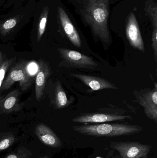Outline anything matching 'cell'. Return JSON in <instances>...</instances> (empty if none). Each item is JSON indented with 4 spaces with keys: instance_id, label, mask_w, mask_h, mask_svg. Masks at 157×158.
Returning a JSON list of instances; mask_svg holds the SVG:
<instances>
[{
    "instance_id": "obj_5",
    "label": "cell",
    "mask_w": 157,
    "mask_h": 158,
    "mask_svg": "<svg viewBox=\"0 0 157 158\" xmlns=\"http://www.w3.org/2000/svg\"><path fill=\"white\" fill-rule=\"evenodd\" d=\"M112 148L120 153V158H147L151 146L136 142H113Z\"/></svg>"
},
{
    "instance_id": "obj_21",
    "label": "cell",
    "mask_w": 157,
    "mask_h": 158,
    "mask_svg": "<svg viewBox=\"0 0 157 158\" xmlns=\"http://www.w3.org/2000/svg\"><path fill=\"white\" fill-rule=\"evenodd\" d=\"M152 47L154 51L155 59L157 62V28H154L152 38Z\"/></svg>"
},
{
    "instance_id": "obj_15",
    "label": "cell",
    "mask_w": 157,
    "mask_h": 158,
    "mask_svg": "<svg viewBox=\"0 0 157 158\" xmlns=\"http://www.w3.org/2000/svg\"><path fill=\"white\" fill-rule=\"evenodd\" d=\"M49 12V7L47 6H46L43 8V10L40 15L37 27V42H39L41 40L42 35L44 34L45 30H46Z\"/></svg>"
},
{
    "instance_id": "obj_22",
    "label": "cell",
    "mask_w": 157,
    "mask_h": 158,
    "mask_svg": "<svg viewBox=\"0 0 157 158\" xmlns=\"http://www.w3.org/2000/svg\"><path fill=\"white\" fill-rule=\"evenodd\" d=\"M3 56L2 53L0 51V65L3 62Z\"/></svg>"
},
{
    "instance_id": "obj_2",
    "label": "cell",
    "mask_w": 157,
    "mask_h": 158,
    "mask_svg": "<svg viewBox=\"0 0 157 158\" xmlns=\"http://www.w3.org/2000/svg\"><path fill=\"white\" fill-rule=\"evenodd\" d=\"M75 131L84 135L96 137H116L138 133L143 131L141 126L120 123L76 125L73 127Z\"/></svg>"
},
{
    "instance_id": "obj_11",
    "label": "cell",
    "mask_w": 157,
    "mask_h": 158,
    "mask_svg": "<svg viewBox=\"0 0 157 158\" xmlns=\"http://www.w3.org/2000/svg\"><path fill=\"white\" fill-rule=\"evenodd\" d=\"M51 74V69L49 64L43 59L39 61L38 69L36 78L35 94L37 100H40L44 95L46 81Z\"/></svg>"
},
{
    "instance_id": "obj_6",
    "label": "cell",
    "mask_w": 157,
    "mask_h": 158,
    "mask_svg": "<svg viewBox=\"0 0 157 158\" xmlns=\"http://www.w3.org/2000/svg\"><path fill=\"white\" fill-rule=\"evenodd\" d=\"M137 102L143 107L146 116L157 122V85L155 83L153 89L142 90L138 94Z\"/></svg>"
},
{
    "instance_id": "obj_13",
    "label": "cell",
    "mask_w": 157,
    "mask_h": 158,
    "mask_svg": "<svg viewBox=\"0 0 157 158\" xmlns=\"http://www.w3.org/2000/svg\"><path fill=\"white\" fill-rule=\"evenodd\" d=\"M58 13L61 24L67 38L75 46L80 48L82 46V42L80 36L67 14L61 6L58 7Z\"/></svg>"
},
{
    "instance_id": "obj_14",
    "label": "cell",
    "mask_w": 157,
    "mask_h": 158,
    "mask_svg": "<svg viewBox=\"0 0 157 158\" xmlns=\"http://www.w3.org/2000/svg\"><path fill=\"white\" fill-rule=\"evenodd\" d=\"M73 100L69 99L60 81H57L54 90L53 104L56 109H61L71 105Z\"/></svg>"
},
{
    "instance_id": "obj_16",
    "label": "cell",
    "mask_w": 157,
    "mask_h": 158,
    "mask_svg": "<svg viewBox=\"0 0 157 158\" xmlns=\"http://www.w3.org/2000/svg\"><path fill=\"white\" fill-rule=\"evenodd\" d=\"M31 151L25 147H19L14 152L6 156L3 158H31Z\"/></svg>"
},
{
    "instance_id": "obj_7",
    "label": "cell",
    "mask_w": 157,
    "mask_h": 158,
    "mask_svg": "<svg viewBox=\"0 0 157 158\" xmlns=\"http://www.w3.org/2000/svg\"><path fill=\"white\" fill-rule=\"evenodd\" d=\"M126 119H131L132 118L130 115H118L110 113H90L79 115L73 119L72 121L77 123L88 124L123 121Z\"/></svg>"
},
{
    "instance_id": "obj_9",
    "label": "cell",
    "mask_w": 157,
    "mask_h": 158,
    "mask_svg": "<svg viewBox=\"0 0 157 158\" xmlns=\"http://www.w3.org/2000/svg\"><path fill=\"white\" fill-rule=\"evenodd\" d=\"M70 76L80 80L89 87L92 91H100L108 89H118V87L114 84L102 78L84 74H71Z\"/></svg>"
},
{
    "instance_id": "obj_3",
    "label": "cell",
    "mask_w": 157,
    "mask_h": 158,
    "mask_svg": "<svg viewBox=\"0 0 157 158\" xmlns=\"http://www.w3.org/2000/svg\"><path fill=\"white\" fill-rule=\"evenodd\" d=\"M61 58L62 64L68 68L81 70H94L98 64L91 57L77 51L60 48L57 49Z\"/></svg>"
},
{
    "instance_id": "obj_18",
    "label": "cell",
    "mask_w": 157,
    "mask_h": 158,
    "mask_svg": "<svg viewBox=\"0 0 157 158\" xmlns=\"http://www.w3.org/2000/svg\"><path fill=\"white\" fill-rule=\"evenodd\" d=\"M17 19L13 18L6 21L0 27V32L3 36L8 34L12 29L14 28L17 24Z\"/></svg>"
},
{
    "instance_id": "obj_10",
    "label": "cell",
    "mask_w": 157,
    "mask_h": 158,
    "mask_svg": "<svg viewBox=\"0 0 157 158\" xmlns=\"http://www.w3.org/2000/svg\"><path fill=\"white\" fill-rule=\"evenodd\" d=\"M20 92L15 90L0 99V114L17 112L23 108L24 104L20 99Z\"/></svg>"
},
{
    "instance_id": "obj_20",
    "label": "cell",
    "mask_w": 157,
    "mask_h": 158,
    "mask_svg": "<svg viewBox=\"0 0 157 158\" xmlns=\"http://www.w3.org/2000/svg\"><path fill=\"white\" fill-rule=\"evenodd\" d=\"M147 12L152 19L154 28H157V7H152V6L149 5L147 6Z\"/></svg>"
},
{
    "instance_id": "obj_17",
    "label": "cell",
    "mask_w": 157,
    "mask_h": 158,
    "mask_svg": "<svg viewBox=\"0 0 157 158\" xmlns=\"http://www.w3.org/2000/svg\"><path fill=\"white\" fill-rule=\"evenodd\" d=\"M16 140L14 135L11 133L5 134L0 139V152L12 146Z\"/></svg>"
},
{
    "instance_id": "obj_12",
    "label": "cell",
    "mask_w": 157,
    "mask_h": 158,
    "mask_svg": "<svg viewBox=\"0 0 157 158\" xmlns=\"http://www.w3.org/2000/svg\"><path fill=\"white\" fill-rule=\"evenodd\" d=\"M35 134L42 143L52 148H59L62 143L55 133L46 124L41 123L37 125Z\"/></svg>"
},
{
    "instance_id": "obj_24",
    "label": "cell",
    "mask_w": 157,
    "mask_h": 158,
    "mask_svg": "<svg viewBox=\"0 0 157 158\" xmlns=\"http://www.w3.org/2000/svg\"></svg>"
},
{
    "instance_id": "obj_1",
    "label": "cell",
    "mask_w": 157,
    "mask_h": 158,
    "mask_svg": "<svg viewBox=\"0 0 157 158\" xmlns=\"http://www.w3.org/2000/svg\"><path fill=\"white\" fill-rule=\"evenodd\" d=\"M108 0H88L84 16L94 35L102 42L104 46L112 43L111 36L108 28Z\"/></svg>"
},
{
    "instance_id": "obj_23",
    "label": "cell",
    "mask_w": 157,
    "mask_h": 158,
    "mask_svg": "<svg viewBox=\"0 0 157 158\" xmlns=\"http://www.w3.org/2000/svg\"><path fill=\"white\" fill-rule=\"evenodd\" d=\"M40 158H49L47 156H44V157H42Z\"/></svg>"
},
{
    "instance_id": "obj_4",
    "label": "cell",
    "mask_w": 157,
    "mask_h": 158,
    "mask_svg": "<svg viewBox=\"0 0 157 158\" xmlns=\"http://www.w3.org/2000/svg\"><path fill=\"white\" fill-rule=\"evenodd\" d=\"M28 64L26 61L18 62L10 70L7 77L2 86V90L9 89L16 82L19 83V86L23 91L28 89L32 82V79L28 71Z\"/></svg>"
},
{
    "instance_id": "obj_19",
    "label": "cell",
    "mask_w": 157,
    "mask_h": 158,
    "mask_svg": "<svg viewBox=\"0 0 157 158\" xmlns=\"http://www.w3.org/2000/svg\"><path fill=\"white\" fill-rule=\"evenodd\" d=\"M14 58L8 59L3 61L0 65V88L2 87V85L4 80L5 77L8 69L10 67L11 64L14 62Z\"/></svg>"
},
{
    "instance_id": "obj_8",
    "label": "cell",
    "mask_w": 157,
    "mask_h": 158,
    "mask_svg": "<svg viewBox=\"0 0 157 158\" xmlns=\"http://www.w3.org/2000/svg\"><path fill=\"white\" fill-rule=\"evenodd\" d=\"M126 35L130 45L136 50L145 53L144 44L139 25L134 14L131 12L128 17L126 27Z\"/></svg>"
}]
</instances>
